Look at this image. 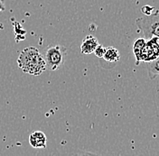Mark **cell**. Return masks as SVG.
<instances>
[{
    "mask_svg": "<svg viewBox=\"0 0 159 156\" xmlns=\"http://www.w3.org/2000/svg\"><path fill=\"white\" fill-rule=\"evenodd\" d=\"M17 64L25 73L33 76H39L47 69L44 57L34 46L26 47L22 51L17 59Z\"/></svg>",
    "mask_w": 159,
    "mask_h": 156,
    "instance_id": "obj_1",
    "label": "cell"
},
{
    "mask_svg": "<svg viewBox=\"0 0 159 156\" xmlns=\"http://www.w3.org/2000/svg\"><path fill=\"white\" fill-rule=\"evenodd\" d=\"M136 24L145 35V39L159 37V11L136 20Z\"/></svg>",
    "mask_w": 159,
    "mask_h": 156,
    "instance_id": "obj_2",
    "label": "cell"
},
{
    "mask_svg": "<svg viewBox=\"0 0 159 156\" xmlns=\"http://www.w3.org/2000/svg\"><path fill=\"white\" fill-rule=\"evenodd\" d=\"M65 55H66V48L64 46L61 45L49 46L43 56L47 68L52 71L59 69L64 63Z\"/></svg>",
    "mask_w": 159,
    "mask_h": 156,
    "instance_id": "obj_3",
    "label": "cell"
},
{
    "mask_svg": "<svg viewBox=\"0 0 159 156\" xmlns=\"http://www.w3.org/2000/svg\"><path fill=\"white\" fill-rule=\"evenodd\" d=\"M159 56V47L157 44L153 40H148L145 47L143 48L140 55H139V60L137 61V65H139L140 62H150Z\"/></svg>",
    "mask_w": 159,
    "mask_h": 156,
    "instance_id": "obj_4",
    "label": "cell"
},
{
    "mask_svg": "<svg viewBox=\"0 0 159 156\" xmlns=\"http://www.w3.org/2000/svg\"><path fill=\"white\" fill-rule=\"evenodd\" d=\"M99 42L93 35H87L82 40L80 44V51L84 55H89L94 52V51L99 45Z\"/></svg>",
    "mask_w": 159,
    "mask_h": 156,
    "instance_id": "obj_5",
    "label": "cell"
},
{
    "mask_svg": "<svg viewBox=\"0 0 159 156\" xmlns=\"http://www.w3.org/2000/svg\"><path fill=\"white\" fill-rule=\"evenodd\" d=\"M46 136L43 132L35 131L29 136V144L35 149H44L46 147Z\"/></svg>",
    "mask_w": 159,
    "mask_h": 156,
    "instance_id": "obj_6",
    "label": "cell"
},
{
    "mask_svg": "<svg viewBox=\"0 0 159 156\" xmlns=\"http://www.w3.org/2000/svg\"><path fill=\"white\" fill-rule=\"evenodd\" d=\"M105 61L109 62V63H114L116 64L120 59V54L119 51L114 47H108L107 51L105 52V55L103 56V58Z\"/></svg>",
    "mask_w": 159,
    "mask_h": 156,
    "instance_id": "obj_7",
    "label": "cell"
},
{
    "mask_svg": "<svg viewBox=\"0 0 159 156\" xmlns=\"http://www.w3.org/2000/svg\"><path fill=\"white\" fill-rule=\"evenodd\" d=\"M147 68L148 71V76L151 79L159 76V56L156 60L147 62Z\"/></svg>",
    "mask_w": 159,
    "mask_h": 156,
    "instance_id": "obj_8",
    "label": "cell"
},
{
    "mask_svg": "<svg viewBox=\"0 0 159 156\" xmlns=\"http://www.w3.org/2000/svg\"><path fill=\"white\" fill-rule=\"evenodd\" d=\"M147 42H148V40L145 39V38H139L135 41L134 45H133V52H134L135 57L137 59V61L139 60V55H140L143 48L145 47Z\"/></svg>",
    "mask_w": 159,
    "mask_h": 156,
    "instance_id": "obj_9",
    "label": "cell"
},
{
    "mask_svg": "<svg viewBox=\"0 0 159 156\" xmlns=\"http://www.w3.org/2000/svg\"><path fill=\"white\" fill-rule=\"evenodd\" d=\"M106 51H107V48H105V47H103L102 45L99 44V45H98V47H97L96 50L94 51V53H95V55H96L98 58L101 59V58H103V56L105 55Z\"/></svg>",
    "mask_w": 159,
    "mask_h": 156,
    "instance_id": "obj_10",
    "label": "cell"
},
{
    "mask_svg": "<svg viewBox=\"0 0 159 156\" xmlns=\"http://www.w3.org/2000/svg\"><path fill=\"white\" fill-rule=\"evenodd\" d=\"M76 156H99L98 154H92V153H89V152H80Z\"/></svg>",
    "mask_w": 159,
    "mask_h": 156,
    "instance_id": "obj_11",
    "label": "cell"
},
{
    "mask_svg": "<svg viewBox=\"0 0 159 156\" xmlns=\"http://www.w3.org/2000/svg\"><path fill=\"white\" fill-rule=\"evenodd\" d=\"M5 10V6H4V3L2 2V0H0V12L4 11Z\"/></svg>",
    "mask_w": 159,
    "mask_h": 156,
    "instance_id": "obj_12",
    "label": "cell"
}]
</instances>
